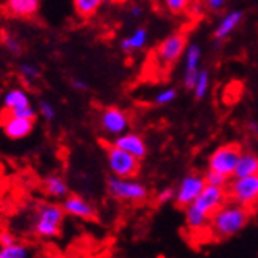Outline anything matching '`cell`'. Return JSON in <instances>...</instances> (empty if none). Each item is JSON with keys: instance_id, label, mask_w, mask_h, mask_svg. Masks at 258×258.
Here are the masks:
<instances>
[{"instance_id": "cell-19", "label": "cell", "mask_w": 258, "mask_h": 258, "mask_svg": "<svg viewBox=\"0 0 258 258\" xmlns=\"http://www.w3.org/2000/svg\"><path fill=\"white\" fill-rule=\"evenodd\" d=\"M250 174H258V155L250 151H242L233 177H242Z\"/></svg>"}, {"instance_id": "cell-35", "label": "cell", "mask_w": 258, "mask_h": 258, "mask_svg": "<svg viewBox=\"0 0 258 258\" xmlns=\"http://www.w3.org/2000/svg\"><path fill=\"white\" fill-rule=\"evenodd\" d=\"M128 11H130V15H132L133 18H140V16L143 15V7L138 5V4H132L130 8H128Z\"/></svg>"}, {"instance_id": "cell-13", "label": "cell", "mask_w": 258, "mask_h": 258, "mask_svg": "<svg viewBox=\"0 0 258 258\" xmlns=\"http://www.w3.org/2000/svg\"><path fill=\"white\" fill-rule=\"evenodd\" d=\"M111 144H114L117 148L133 154L135 157H138L140 160L146 159V155H148V143H146V140L140 133L125 132V133L119 135V137H116L113 141H111Z\"/></svg>"}, {"instance_id": "cell-26", "label": "cell", "mask_w": 258, "mask_h": 258, "mask_svg": "<svg viewBox=\"0 0 258 258\" xmlns=\"http://www.w3.org/2000/svg\"><path fill=\"white\" fill-rule=\"evenodd\" d=\"M205 179H206V184H211V185H217V187H227L228 182L231 181L230 176H225L219 171H214V170H209L205 173Z\"/></svg>"}, {"instance_id": "cell-29", "label": "cell", "mask_w": 258, "mask_h": 258, "mask_svg": "<svg viewBox=\"0 0 258 258\" xmlns=\"http://www.w3.org/2000/svg\"><path fill=\"white\" fill-rule=\"evenodd\" d=\"M11 116H18V117H26V119H32L35 120L37 117V111L32 108V105H27V106H22V108H16L13 111H10Z\"/></svg>"}, {"instance_id": "cell-34", "label": "cell", "mask_w": 258, "mask_h": 258, "mask_svg": "<svg viewBox=\"0 0 258 258\" xmlns=\"http://www.w3.org/2000/svg\"><path fill=\"white\" fill-rule=\"evenodd\" d=\"M72 87L76 89V91L84 92V91H87V89H89V84L84 80H81V78H76V80L72 81Z\"/></svg>"}, {"instance_id": "cell-24", "label": "cell", "mask_w": 258, "mask_h": 258, "mask_svg": "<svg viewBox=\"0 0 258 258\" xmlns=\"http://www.w3.org/2000/svg\"><path fill=\"white\" fill-rule=\"evenodd\" d=\"M29 256V250L24 245L19 244H11V245H5V247H0V258H27Z\"/></svg>"}, {"instance_id": "cell-4", "label": "cell", "mask_w": 258, "mask_h": 258, "mask_svg": "<svg viewBox=\"0 0 258 258\" xmlns=\"http://www.w3.org/2000/svg\"><path fill=\"white\" fill-rule=\"evenodd\" d=\"M106 192L111 198L124 203H143L149 198V188L135 177L113 176L106 181Z\"/></svg>"}, {"instance_id": "cell-23", "label": "cell", "mask_w": 258, "mask_h": 258, "mask_svg": "<svg viewBox=\"0 0 258 258\" xmlns=\"http://www.w3.org/2000/svg\"><path fill=\"white\" fill-rule=\"evenodd\" d=\"M165 10L173 16H179L182 13H187L190 5L194 4V0H162Z\"/></svg>"}, {"instance_id": "cell-2", "label": "cell", "mask_w": 258, "mask_h": 258, "mask_svg": "<svg viewBox=\"0 0 258 258\" xmlns=\"http://www.w3.org/2000/svg\"><path fill=\"white\" fill-rule=\"evenodd\" d=\"M252 212V209L228 200L227 203H223L212 214L208 227L209 236L216 241H223L236 236L249 225Z\"/></svg>"}, {"instance_id": "cell-36", "label": "cell", "mask_w": 258, "mask_h": 258, "mask_svg": "<svg viewBox=\"0 0 258 258\" xmlns=\"http://www.w3.org/2000/svg\"><path fill=\"white\" fill-rule=\"evenodd\" d=\"M245 127H247V130L250 133H253L255 137H258V122L256 120H249L247 124H245Z\"/></svg>"}, {"instance_id": "cell-8", "label": "cell", "mask_w": 258, "mask_h": 258, "mask_svg": "<svg viewBox=\"0 0 258 258\" xmlns=\"http://www.w3.org/2000/svg\"><path fill=\"white\" fill-rule=\"evenodd\" d=\"M242 154V148L238 143H225L216 148L208 157V168L209 170L219 171L225 176L233 177L239 157Z\"/></svg>"}, {"instance_id": "cell-15", "label": "cell", "mask_w": 258, "mask_h": 258, "mask_svg": "<svg viewBox=\"0 0 258 258\" xmlns=\"http://www.w3.org/2000/svg\"><path fill=\"white\" fill-rule=\"evenodd\" d=\"M33 124L35 120L32 119H26V117H18V116H11L8 114V117L4 120V132L8 138L11 140H21V138H26L32 133L33 130Z\"/></svg>"}, {"instance_id": "cell-21", "label": "cell", "mask_w": 258, "mask_h": 258, "mask_svg": "<svg viewBox=\"0 0 258 258\" xmlns=\"http://www.w3.org/2000/svg\"><path fill=\"white\" fill-rule=\"evenodd\" d=\"M103 4L105 0H73V8L81 19H89L98 13Z\"/></svg>"}, {"instance_id": "cell-22", "label": "cell", "mask_w": 258, "mask_h": 258, "mask_svg": "<svg viewBox=\"0 0 258 258\" xmlns=\"http://www.w3.org/2000/svg\"><path fill=\"white\" fill-rule=\"evenodd\" d=\"M209 87H211V73L206 69H201L200 70V75L197 78L195 87H194V91H192L194 92V98L198 100V102L205 100L208 97Z\"/></svg>"}, {"instance_id": "cell-18", "label": "cell", "mask_w": 258, "mask_h": 258, "mask_svg": "<svg viewBox=\"0 0 258 258\" xmlns=\"http://www.w3.org/2000/svg\"><path fill=\"white\" fill-rule=\"evenodd\" d=\"M43 190L44 194L51 198H65L69 195V184L65 182V179L59 174H51L43 181Z\"/></svg>"}, {"instance_id": "cell-37", "label": "cell", "mask_w": 258, "mask_h": 258, "mask_svg": "<svg viewBox=\"0 0 258 258\" xmlns=\"http://www.w3.org/2000/svg\"><path fill=\"white\" fill-rule=\"evenodd\" d=\"M105 2H108V4H114V2H119V0H105Z\"/></svg>"}, {"instance_id": "cell-3", "label": "cell", "mask_w": 258, "mask_h": 258, "mask_svg": "<svg viewBox=\"0 0 258 258\" xmlns=\"http://www.w3.org/2000/svg\"><path fill=\"white\" fill-rule=\"evenodd\" d=\"M187 44V35L184 32H173L166 35L154 49L152 57L155 67L162 70H171L173 65L182 59Z\"/></svg>"}, {"instance_id": "cell-30", "label": "cell", "mask_w": 258, "mask_h": 258, "mask_svg": "<svg viewBox=\"0 0 258 258\" xmlns=\"http://www.w3.org/2000/svg\"><path fill=\"white\" fill-rule=\"evenodd\" d=\"M38 113H40V116H43L46 120H52L55 117V109L48 102V100H41V102H40V105H38Z\"/></svg>"}, {"instance_id": "cell-6", "label": "cell", "mask_w": 258, "mask_h": 258, "mask_svg": "<svg viewBox=\"0 0 258 258\" xmlns=\"http://www.w3.org/2000/svg\"><path fill=\"white\" fill-rule=\"evenodd\" d=\"M228 200L255 211L258 208V174L231 177L227 185Z\"/></svg>"}, {"instance_id": "cell-28", "label": "cell", "mask_w": 258, "mask_h": 258, "mask_svg": "<svg viewBox=\"0 0 258 258\" xmlns=\"http://www.w3.org/2000/svg\"><path fill=\"white\" fill-rule=\"evenodd\" d=\"M19 75L22 80H26V81H33V80H37V78L40 76V72L35 65H32V63H22L19 65V69H18Z\"/></svg>"}, {"instance_id": "cell-5", "label": "cell", "mask_w": 258, "mask_h": 258, "mask_svg": "<svg viewBox=\"0 0 258 258\" xmlns=\"http://www.w3.org/2000/svg\"><path fill=\"white\" fill-rule=\"evenodd\" d=\"M65 216L67 214H65L62 205L44 203L37 211L35 223H33V231H35L40 238H44V239L57 238L60 234Z\"/></svg>"}, {"instance_id": "cell-20", "label": "cell", "mask_w": 258, "mask_h": 258, "mask_svg": "<svg viewBox=\"0 0 258 258\" xmlns=\"http://www.w3.org/2000/svg\"><path fill=\"white\" fill-rule=\"evenodd\" d=\"M27 105H30V97L27 95L26 91H22V89H11V91H8L2 98V106L8 113L16 108H22Z\"/></svg>"}, {"instance_id": "cell-12", "label": "cell", "mask_w": 258, "mask_h": 258, "mask_svg": "<svg viewBox=\"0 0 258 258\" xmlns=\"http://www.w3.org/2000/svg\"><path fill=\"white\" fill-rule=\"evenodd\" d=\"M62 208L67 216H72L83 220H95L97 211L91 201H87L81 195H67L62 201Z\"/></svg>"}, {"instance_id": "cell-10", "label": "cell", "mask_w": 258, "mask_h": 258, "mask_svg": "<svg viewBox=\"0 0 258 258\" xmlns=\"http://www.w3.org/2000/svg\"><path fill=\"white\" fill-rule=\"evenodd\" d=\"M98 125L108 137H119V135L128 132L130 128V116L119 106H108L98 116Z\"/></svg>"}, {"instance_id": "cell-14", "label": "cell", "mask_w": 258, "mask_h": 258, "mask_svg": "<svg viewBox=\"0 0 258 258\" xmlns=\"http://www.w3.org/2000/svg\"><path fill=\"white\" fill-rule=\"evenodd\" d=\"M244 21V11L242 10H231L228 13H225L220 21L217 22V26L212 32V38L219 41H225L230 35H233L238 30V27L242 24Z\"/></svg>"}, {"instance_id": "cell-25", "label": "cell", "mask_w": 258, "mask_h": 258, "mask_svg": "<svg viewBox=\"0 0 258 258\" xmlns=\"http://www.w3.org/2000/svg\"><path fill=\"white\" fill-rule=\"evenodd\" d=\"M177 97V91L174 87H166V89H162L160 92H157L155 97H154V103L157 106H166L173 103Z\"/></svg>"}, {"instance_id": "cell-7", "label": "cell", "mask_w": 258, "mask_h": 258, "mask_svg": "<svg viewBox=\"0 0 258 258\" xmlns=\"http://www.w3.org/2000/svg\"><path fill=\"white\" fill-rule=\"evenodd\" d=\"M106 163L113 176L119 177H137L141 170V160L133 154L117 148L114 144H108L106 149Z\"/></svg>"}, {"instance_id": "cell-33", "label": "cell", "mask_w": 258, "mask_h": 258, "mask_svg": "<svg viewBox=\"0 0 258 258\" xmlns=\"http://www.w3.org/2000/svg\"><path fill=\"white\" fill-rule=\"evenodd\" d=\"M15 242H16V238L10 231H0V247L11 245V244H15Z\"/></svg>"}, {"instance_id": "cell-11", "label": "cell", "mask_w": 258, "mask_h": 258, "mask_svg": "<svg viewBox=\"0 0 258 258\" xmlns=\"http://www.w3.org/2000/svg\"><path fill=\"white\" fill-rule=\"evenodd\" d=\"M201 55H203V49L198 43H190L187 44L185 52H184V78H182V86L185 91L192 92L197 78L200 75V65H201Z\"/></svg>"}, {"instance_id": "cell-9", "label": "cell", "mask_w": 258, "mask_h": 258, "mask_svg": "<svg viewBox=\"0 0 258 258\" xmlns=\"http://www.w3.org/2000/svg\"><path fill=\"white\" fill-rule=\"evenodd\" d=\"M206 187V179L205 174L200 173H188L185 174L181 181H179L177 187L174 188V205L181 209H185L188 205H192L194 201L200 197Z\"/></svg>"}, {"instance_id": "cell-27", "label": "cell", "mask_w": 258, "mask_h": 258, "mask_svg": "<svg viewBox=\"0 0 258 258\" xmlns=\"http://www.w3.org/2000/svg\"><path fill=\"white\" fill-rule=\"evenodd\" d=\"M201 4H203V8H205L206 13L217 15V13H222V11L225 10L228 0H201Z\"/></svg>"}, {"instance_id": "cell-17", "label": "cell", "mask_w": 258, "mask_h": 258, "mask_svg": "<svg viewBox=\"0 0 258 258\" xmlns=\"http://www.w3.org/2000/svg\"><path fill=\"white\" fill-rule=\"evenodd\" d=\"M7 8L15 16L30 18L38 13L40 0H7Z\"/></svg>"}, {"instance_id": "cell-16", "label": "cell", "mask_w": 258, "mask_h": 258, "mask_svg": "<svg viewBox=\"0 0 258 258\" xmlns=\"http://www.w3.org/2000/svg\"><path fill=\"white\" fill-rule=\"evenodd\" d=\"M149 40V32L144 26H140L135 29L132 33H128L127 37H124L120 40V49L122 52L125 54H133V52H138L141 49L146 48Z\"/></svg>"}, {"instance_id": "cell-1", "label": "cell", "mask_w": 258, "mask_h": 258, "mask_svg": "<svg viewBox=\"0 0 258 258\" xmlns=\"http://www.w3.org/2000/svg\"><path fill=\"white\" fill-rule=\"evenodd\" d=\"M228 201L227 187H217L206 184L203 192L184 209V222L190 233L198 234L208 230L212 214Z\"/></svg>"}, {"instance_id": "cell-31", "label": "cell", "mask_w": 258, "mask_h": 258, "mask_svg": "<svg viewBox=\"0 0 258 258\" xmlns=\"http://www.w3.org/2000/svg\"><path fill=\"white\" fill-rule=\"evenodd\" d=\"M174 192L176 190L171 188V187H165L162 188L159 194H157L155 197V201L159 205H166V203H170V201H174Z\"/></svg>"}, {"instance_id": "cell-32", "label": "cell", "mask_w": 258, "mask_h": 258, "mask_svg": "<svg viewBox=\"0 0 258 258\" xmlns=\"http://www.w3.org/2000/svg\"><path fill=\"white\" fill-rule=\"evenodd\" d=\"M5 46H7V49H8L11 54H19V52H21V49H22L21 43H19L16 38H13V37L5 38Z\"/></svg>"}]
</instances>
